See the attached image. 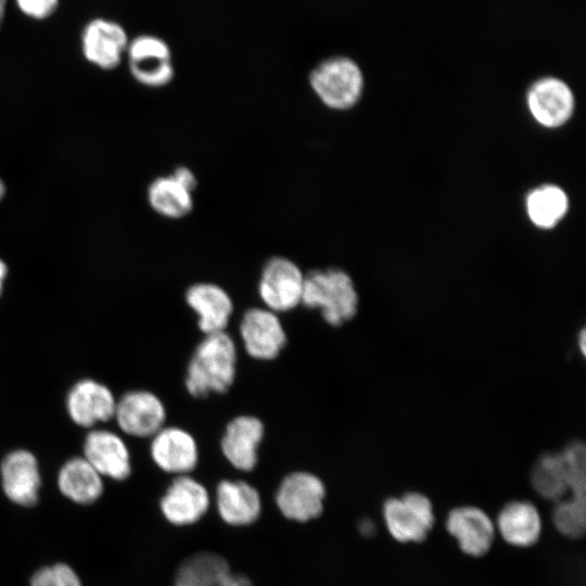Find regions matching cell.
<instances>
[{
  "mask_svg": "<svg viewBox=\"0 0 586 586\" xmlns=\"http://www.w3.org/2000/svg\"><path fill=\"white\" fill-rule=\"evenodd\" d=\"M309 89L328 110L347 111L361 99L365 86L358 63L346 55H332L318 62L308 73Z\"/></svg>",
  "mask_w": 586,
  "mask_h": 586,
  "instance_id": "3",
  "label": "cell"
},
{
  "mask_svg": "<svg viewBox=\"0 0 586 586\" xmlns=\"http://www.w3.org/2000/svg\"><path fill=\"white\" fill-rule=\"evenodd\" d=\"M116 398L104 384L84 379L72 386L66 397V409L72 421L91 428L114 418Z\"/></svg>",
  "mask_w": 586,
  "mask_h": 586,
  "instance_id": "15",
  "label": "cell"
},
{
  "mask_svg": "<svg viewBox=\"0 0 586 586\" xmlns=\"http://www.w3.org/2000/svg\"><path fill=\"white\" fill-rule=\"evenodd\" d=\"M245 352L258 360H272L286 344V333L277 313L266 307L247 309L240 321Z\"/></svg>",
  "mask_w": 586,
  "mask_h": 586,
  "instance_id": "9",
  "label": "cell"
},
{
  "mask_svg": "<svg viewBox=\"0 0 586 586\" xmlns=\"http://www.w3.org/2000/svg\"><path fill=\"white\" fill-rule=\"evenodd\" d=\"M237 346L226 332L205 334L189 361L186 388L193 397L225 393L234 382Z\"/></svg>",
  "mask_w": 586,
  "mask_h": 586,
  "instance_id": "1",
  "label": "cell"
},
{
  "mask_svg": "<svg viewBox=\"0 0 586 586\" xmlns=\"http://www.w3.org/2000/svg\"><path fill=\"white\" fill-rule=\"evenodd\" d=\"M146 201L154 213L170 220L183 219L194 209V192L182 186L171 173L150 182Z\"/></svg>",
  "mask_w": 586,
  "mask_h": 586,
  "instance_id": "24",
  "label": "cell"
},
{
  "mask_svg": "<svg viewBox=\"0 0 586 586\" xmlns=\"http://www.w3.org/2000/svg\"><path fill=\"white\" fill-rule=\"evenodd\" d=\"M174 586H253L241 574L233 573L218 553L201 551L188 557L177 570Z\"/></svg>",
  "mask_w": 586,
  "mask_h": 586,
  "instance_id": "20",
  "label": "cell"
},
{
  "mask_svg": "<svg viewBox=\"0 0 586 586\" xmlns=\"http://www.w3.org/2000/svg\"><path fill=\"white\" fill-rule=\"evenodd\" d=\"M305 272L291 258L275 255L262 267L257 292L266 308L279 314L302 304Z\"/></svg>",
  "mask_w": 586,
  "mask_h": 586,
  "instance_id": "5",
  "label": "cell"
},
{
  "mask_svg": "<svg viewBox=\"0 0 586 586\" xmlns=\"http://www.w3.org/2000/svg\"><path fill=\"white\" fill-rule=\"evenodd\" d=\"M496 532L509 545L527 548L540 538L543 521L538 509L527 500H511L498 512Z\"/></svg>",
  "mask_w": 586,
  "mask_h": 586,
  "instance_id": "21",
  "label": "cell"
},
{
  "mask_svg": "<svg viewBox=\"0 0 586 586\" xmlns=\"http://www.w3.org/2000/svg\"><path fill=\"white\" fill-rule=\"evenodd\" d=\"M382 515L390 535L403 544L422 543L435 522L431 499L419 492L385 499Z\"/></svg>",
  "mask_w": 586,
  "mask_h": 586,
  "instance_id": "4",
  "label": "cell"
},
{
  "mask_svg": "<svg viewBox=\"0 0 586 586\" xmlns=\"http://www.w3.org/2000/svg\"><path fill=\"white\" fill-rule=\"evenodd\" d=\"M7 5H8V0H0V27L4 21Z\"/></svg>",
  "mask_w": 586,
  "mask_h": 586,
  "instance_id": "34",
  "label": "cell"
},
{
  "mask_svg": "<svg viewBox=\"0 0 586 586\" xmlns=\"http://www.w3.org/2000/svg\"><path fill=\"white\" fill-rule=\"evenodd\" d=\"M552 522L557 531L572 539L584 536L586 528V497L573 496L556 502Z\"/></svg>",
  "mask_w": 586,
  "mask_h": 586,
  "instance_id": "27",
  "label": "cell"
},
{
  "mask_svg": "<svg viewBox=\"0 0 586 586\" xmlns=\"http://www.w3.org/2000/svg\"><path fill=\"white\" fill-rule=\"evenodd\" d=\"M171 175L186 188L195 192L199 180L195 173L187 165H178L171 171Z\"/></svg>",
  "mask_w": 586,
  "mask_h": 586,
  "instance_id": "30",
  "label": "cell"
},
{
  "mask_svg": "<svg viewBox=\"0 0 586 586\" xmlns=\"http://www.w3.org/2000/svg\"><path fill=\"white\" fill-rule=\"evenodd\" d=\"M324 496V484L317 475L297 471L281 481L276 504L285 518L306 522L321 514Z\"/></svg>",
  "mask_w": 586,
  "mask_h": 586,
  "instance_id": "8",
  "label": "cell"
},
{
  "mask_svg": "<svg viewBox=\"0 0 586 586\" xmlns=\"http://www.w3.org/2000/svg\"><path fill=\"white\" fill-rule=\"evenodd\" d=\"M359 297L352 277L341 268H318L305 273L302 304L319 309L330 326L355 317Z\"/></svg>",
  "mask_w": 586,
  "mask_h": 586,
  "instance_id": "2",
  "label": "cell"
},
{
  "mask_svg": "<svg viewBox=\"0 0 586 586\" xmlns=\"http://www.w3.org/2000/svg\"><path fill=\"white\" fill-rule=\"evenodd\" d=\"M168 43L158 36L141 34L129 40L126 58L129 73L140 85L151 89L168 86L175 67Z\"/></svg>",
  "mask_w": 586,
  "mask_h": 586,
  "instance_id": "6",
  "label": "cell"
},
{
  "mask_svg": "<svg viewBox=\"0 0 586 586\" xmlns=\"http://www.w3.org/2000/svg\"><path fill=\"white\" fill-rule=\"evenodd\" d=\"M188 306L198 315V327L204 334L226 330L233 311L229 293L214 282H195L186 293Z\"/></svg>",
  "mask_w": 586,
  "mask_h": 586,
  "instance_id": "19",
  "label": "cell"
},
{
  "mask_svg": "<svg viewBox=\"0 0 586 586\" xmlns=\"http://www.w3.org/2000/svg\"><path fill=\"white\" fill-rule=\"evenodd\" d=\"M8 275V267L7 264L0 258V295L3 290L4 280Z\"/></svg>",
  "mask_w": 586,
  "mask_h": 586,
  "instance_id": "31",
  "label": "cell"
},
{
  "mask_svg": "<svg viewBox=\"0 0 586 586\" xmlns=\"http://www.w3.org/2000/svg\"><path fill=\"white\" fill-rule=\"evenodd\" d=\"M114 418L118 428L133 437H152L166 420V408L158 396L145 390L125 393L117 402Z\"/></svg>",
  "mask_w": 586,
  "mask_h": 586,
  "instance_id": "10",
  "label": "cell"
},
{
  "mask_svg": "<svg viewBox=\"0 0 586 586\" xmlns=\"http://www.w3.org/2000/svg\"><path fill=\"white\" fill-rule=\"evenodd\" d=\"M22 14L35 21H44L52 16L60 0H14Z\"/></svg>",
  "mask_w": 586,
  "mask_h": 586,
  "instance_id": "29",
  "label": "cell"
},
{
  "mask_svg": "<svg viewBox=\"0 0 586 586\" xmlns=\"http://www.w3.org/2000/svg\"><path fill=\"white\" fill-rule=\"evenodd\" d=\"M217 510L230 525H249L260 513L258 491L245 481H220L216 488Z\"/></svg>",
  "mask_w": 586,
  "mask_h": 586,
  "instance_id": "22",
  "label": "cell"
},
{
  "mask_svg": "<svg viewBox=\"0 0 586 586\" xmlns=\"http://www.w3.org/2000/svg\"><path fill=\"white\" fill-rule=\"evenodd\" d=\"M150 454L154 463L164 472L184 475L191 472L199 461L195 438L179 426H163L153 436Z\"/></svg>",
  "mask_w": 586,
  "mask_h": 586,
  "instance_id": "14",
  "label": "cell"
},
{
  "mask_svg": "<svg viewBox=\"0 0 586 586\" xmlns=\"http://www.w3.org/2000/svg\"><path fill=\"white\" fill-rule=\"evenodd\" d=\"M360 531L362 534H372L374 531L373 523H371L369 520L362 521L360 524Z\"/></svg>",
  "mask_w": 586,
  "mask_h": 586,
  "instance_id": "32",
  "label": "cell"
},
{
  "mask_svg": "<svg viewBox=\"0 0 586 586\" xmlns=\"http://www.w3.org/2000/svg\"><path fill=\"white\" fill-rule=\"evenodd\" d=\"M208 506L209 495L205 486L187 474L177 475L160 501L163 515L175 525L196 522L207 511Z\"/></svg>",
  "mask_w": 586,
  "mask_h": 586,
  "instance_id": "17",
  "label": "cell"
},
{
  "mask_svg": "<svg viewBox=\"0 0 586 586\" xmlns=\"http://www.w3.org/2000/svg\"><path fill=\"white\" fill-rule=\"evenodd\" d=\"M129 40L126 29L118 22L94 17L81 29L80 48L90 64L110 71L119 66L126 56Z\"/></svg>",
  "mask_w": 586,
  "mask_h": 586,
  "instance_id": "7",
  "label": "cell"
},
{
  "mask_svg": "<svg viewBox=\"0 0 586 586\" xmlns=\"http://www.w3.org/2000/svg\"><path fill=\"white\" fill-rule=\"evenodd\" d=\"M29 584L30 586H82L77 572L64 562L37 569L31 575Z\"/></svg>",
  "mask_w": 586,
  "mask_h": 586,
  "instance_id": "28",
  "label": "cell"
},
{
  "mask_svg": "<svg viewBox=\"0 0 586 586\" xmlns=\"http://www.w3.org/2000/svg\"><path fill=\"white\" fill-rule=\"evenodd\" d=\"M528 110L542 126L555 128L565 124L574 111V95L560 78L547 76L534 81L526 95Z\"/></svg>",
  "mask_w": 586,
  "mask_h": 586,
  "instance_id": "13",
  "label": "cell"
},
{
  "mask_svg": "<svg viewBox=\"0 0 586 586\" xmlns=\"http://www.w3.org/2000/svg\"><path fill=\"white\" fill-rule=\"evenodd\" d=\"M1 487L5 497L16 506L30 508L37 505L41 488V474L33 453L15 449L0 463Z\"/></svg>",
  "mask_w": 586,
  "mask_h": 586,
  "instance_id": "11",
  "label": "cell"
},
{
  "mask_svg": "<svg viewBox=\"0 0 586 586\" xmlns=\"http://www.w3.org/2000/svg\"><path fill=\"white\" fill-rule=\"evenodd\" d=\"M531 483L544 499H563L571 486V469L563 450L543 455L533 467Z\"/></svg>",
  "mask_w": 586,
  "mask_h": 586,
  "instance_id": "25",
  "label": "cell"
},
{
  "mask_svg": "<svg viewBox=\"0 0 586 586\" xmlns=\"http://www.w3.org/2000/svg\"><path fill=\"white\" fill-rule=\"evenodd\" d=\"M4 194H5V186H4L3 181L0 178V201L2 200Z\"/></svg>",
  "mask_w": 586,
  "mask_h": 586,
  "instance_id": "35",
  "label": "cell"
},
{
  "mask_svg": "<svg viewBox=\"0 0 586 586\" xmlns=\"http://www.w3.org/2000/svg\"><path fill=\"white\" fill-rule=\"evenodd\" d=\"M445 527L460 550L474 558L486 555L495 540L496 527L492 518L476 506H460L446 515Z\"/></svg>",
  "mask_w": 586,
  "mask_h": 586,
  "instance_id": "12",
  "label": "cell"
},
{
  "mask_svg": "<svg viewBox=\"0 0 586 586\" xmlns=\"http://www.w3.org/2000/svg\"><path fill=\"white\" fill-rule=\"evenodd\" d=\"M578 343H579V348H581V353L583 355H585V343H586V333H585V329H582L581 330V333L578 335Z\"/></svg>",
  "mask_w": 586,
  "mask_h": 586,
  "instance_id": "33",
  "label": "cell"
},
{
  "mask_svg": "<svg viewBox=\"0 0 586 586\" xmlns=\"http://www.w3.org/2000/svg\"><path fill=\"white\" fill-rule=\"evenodd\" d=\"M103 477L124 481L131 473L130 453L115 432L97 429L86 435L82 456Z\"/></svg>",
  "mask_w": 586,
  "mask_h": 586,
  "instance_id": "16",
  "label": "cell"
},
{
  "mask_svg": "<svg viewBox=\"0 0 586 586\" xmlns=\"http://www.w3.org/2000/svg\"><path fill=\"white\" fill-rule=\"evenodd\" d=\"M264 434L265 426L259 418L247 415L233 418L228 422L220 442L225 458L238 470H253L257 464Z\"/></svg>",
  "mask_w": 586,
  "mask_h": 586,
  "instance_id": "18",
  "label": "cell"
},
{
  "mask_svg": "<svg viewBox=\"0 0 586 586\" xmlns=\"http://www.w3.org/2000/svg\"><path fill=\"white\" fill-rule=\"evenodd\" d=\"M56 484L60 493L77 505H91L104 491L103 476L84 458L73 457L60 468Z\"/></svg>",
  "mask_w": 586,
  "mask_h": 586,
  "instance_id": "23",
  "label": "cell"
},
{
  "mask_svg": "<svg viewBox=\"0 0 586 586\" xmlns=\"http://www.w3.org/2000/svg\"><path fill=\"white\" fill-rule=\"evenodd\" d=\"M530 220L538 228H553L568 213L569 198L558 186L544 184L533 189L525 200Z\"/></svg>",
  "mask_w": 586,
  "mask_h": 586,
  "instance_id": "26",
  "label": "cell"
}]
</instances>
